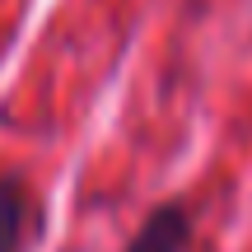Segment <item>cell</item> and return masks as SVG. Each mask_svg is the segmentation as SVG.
Returning a JSON list of instances; mask_svg holds the SVG:
<instances>
[{
    "mask_svg": "<svg viewBox=\"0 0 252 252\" xmlns=\"http://www.w3.org/2000/svg\"><path fill=\"white\" fill-rule=\"evenodd\" d=\"M33 196L19 173H0V252H28L33 238Z\"/></svg>",
    "mask_w": 252,
    "mask_h": 252,
    "instance_id": "cell-1",
    "label": "cell"
},
{
    "mask_svg": "<svg viewBox=\"0 0 252 252\" xmlns=\"http://www.w3.org/2000/svg\"><path fill=\"white\" fill-rule=\"evenodd\" d=\"M191 243V220L182 206H159L150 220L140 224V234L131 238L126 252H187Z\"/></svg>",
    "mask_w": 252,
    "mask_h": 252,
    "instance_id": "cell-2",
    "label": "cell"
}]
</instances>
